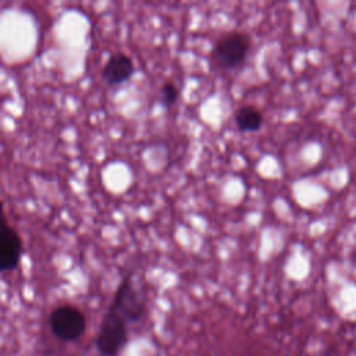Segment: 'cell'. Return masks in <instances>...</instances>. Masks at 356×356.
Segmentation results:
<instances>
[{"label": "cell", "mask_w": 356, "mask_h": 356, "mask_svg": "<svg viewBox=\"0 0 356 356\" xmlns=\"http://www.w3.org/2000/svg\"><path fill=\"white\" fill-rule=\"evenodd\" d=\"M24 253L22 238L10 222L0 224V273L15 270Z\"/></svg>", "instance_id": "obj_4"}, {"label": "cell", "mask_w": 356, "mask_h": 356, "mask_svg": "<svg viewBox=\"0 0 356 356\" xmlns=\"http://www.w3.org/2000/svg\"><path fill=\"white\" fill-rule=\"evenodd\" d=\"M50 328L63 341H75L86 331L85 314L72 305H60L50 313Z\"/></svg>", "instance_id": "obj_3"}, {"label": "cell", "mask_w": 356, "mask_h": 356, "mask_svg": "<svg viewBox=\"0 0 356 356\" xmlns=\"http://www.w3.org/2000/svg\"><path fill=\"white\" fill-rule=\"evenodd\" d=\"M160 93H161V103L167 108L174 106L177 103L178 97H179V89H178V86L172 81L164 82L163 86H161Z\"/></svg>", "instance_id": "obj_7"}, {"label": "cell", "mask_w": 356, "mask_h": 356, "mask_svg": "<svg viewBox=\"0 0 356 356\" xmlns=\"http://www.w3.org/2000/svg\"><path fill=\"white\" fill-rule=\"evenodd\" d=\"M250 50V38L241 31H231L220 36L210 51V63L222 71L236 70L246 61Z\"/></svg>", "instance_id": "obj_1"}, {"label": "cell", "mask_w": 356, "mask_h": 356, "mask_svg": "<svg viewBox=\"0 0 356 356\" xmlns=\"http://www.w3.org/2000/svg\"><path fill=\"white\" fill-rule=\"evenodd\" d=\"M131 321L113 305L106 312L97 335V350L102 356H118L128 342Z\"/></svg>", "instance_id": "obj_2"}, {"label": "cell", "mask_w": 356, "mask_h": 356, "mask_svg": "<svg viewBox=\"0 0 356 356\" xmlns=\"http://www.w3.org/2000/svg\"><path fill=\"white\" fill-rule=\"evenodd\" d=\"M235 125L241 132H256L261 128L264 117L263 113L250 104H245L235 111Z\"/></svg>", "instance_id": "obj_6"}, {"label": "cell", "mask_w": 356, "mask_h": 356, "mask_svg": "<svg viewBox=\"0 0 356 356\" xmlns=\"http://www.w3.org/2000/svg\"><path fill=\"white\" fill-rule=\"evenodd\" d=\"M134 60L128 54L117 51L111 54L104 63L102 68V79L110 86H117L127 82L134 75Z\"/></svg>", "instance_id": "obj_5"}, {"label": "cell", "mask_w": 356, "mask_h": 356, "mask_svg": "<svg viewBox=\"0 0 356 356\" xmlns=\"http://www.w3.org/2000/svg\"><path fill=\"white\" fill-rule=\"evenodd\" d=\"M8 222L7 220V214H6V209H4V203L0 200V224Z\"/></svg>", "instance_id": "obj_8"}]
</instances>
